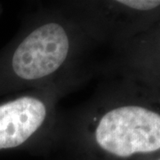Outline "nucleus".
<instances>
[{"label":"nucleus","instance_id":"obj_3","mask_svg":"<svg viewBox=\"0 0 160 160\" xmlns=\"http://www.w3.org/2000/svg\"><path fill=\"white\" fill-rule=\"evenodd\" d=\"M122 3L138 11H152L160 6V0H121Z\"/></svg>","mask_w":160,"mask_h":160},{"label":"nucleus","instance_id":"obj_1","mask_svg":"<svg viewBox=\"0 0 160 160\" xmlns=\"http://www.w3.org/2000/svg\"><path fill=\"white\" fill-rule=\"evenodd\" d=\"M86 140L117 158L160 149V113L137 104H99L87 118Z\"/></svg>","mask_w":160,"mask_h":160},{"label":"nucleus","instance_id":"obj_2","mask_svg":"<svg viewBox=\"0 0 160 160\" xmlns=\"http://www.w3.org/2000/svg\"><path fill=\"white\" fill-rule=\"evenodd\" d=\"M53 88H39L0 105V150L22 146L45 134L54 114Z\"/></svg>","mask_w":160,"mask_h":160},{"label":"nucleus","instance_id":"obj_4","mask_svg":"<svg viewBox=\"0 0 160 160\" xmlns=\"http://www.w3.org/2000/svg\"><path fill=\"white\" fill-rule=\"evenodd\" d=\"M158 160H160V159H158Z\"/></svg>","mask_w":160,"mask_h":160}]
</instances>
